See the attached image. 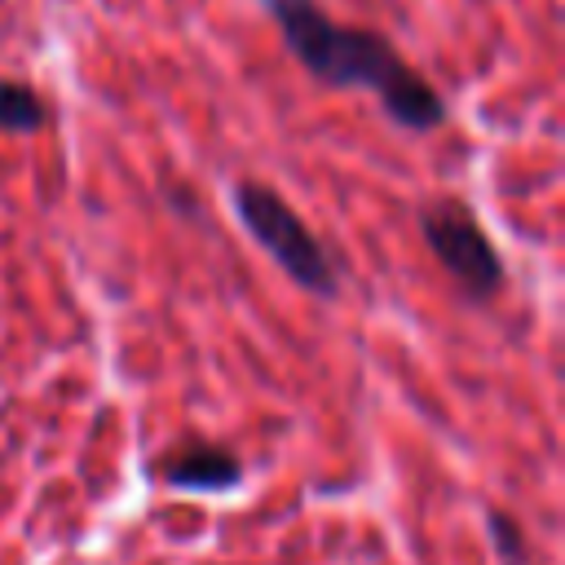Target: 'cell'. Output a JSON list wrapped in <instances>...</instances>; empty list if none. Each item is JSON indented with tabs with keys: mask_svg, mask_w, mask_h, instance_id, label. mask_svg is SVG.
<instances>
[{
	"mask_svg": "<svg viewBox=\"0 0 565 565\" xmlns=\"http://www.w3.org/2000/svg\"><path fill=\"white\" fill-rule=\"evenodd\" d=\"M260 4L278 22L287 49L313 79H322L331 88L375 93L384 115L411 132H428V128L446 124L441 93L415 66H406L402 53L384 35H375L366 26L331 22V13L318 0H260Z\"/></svg>",
	"mask_w": 565,
	"mask_h": 565,
	"instance_id": "obj_1",
	"label": "cell"
},
{
	"mask_svg": "<svg viewBox=\"0 0 565 565\" xmlns=\"http://www.w3.org/2000/svg\"><path fill=\"white\" fill-rule=\"evenodd\" d=\"M234 212L243 221V230L265 247V256L305 291L313 296H335L340 291V274L327 256V247L318 243V234L300 221V212L265 181H234Z\"/></svg>",
	"mask_w": 565,
	"mask_h": 565,
	"instance_id": "obj_2",
	"label": "cell"
},
{
	"mask_svg": "<svg viewBox=\"0 0 565 565\" xmlns=\"http://www.w3.org/2000/svg\"><path fill=\"white\" fill-rule=\"evenodd\" d=\"M419 234L433 247L437 265L450 274V282L468 296V300H490L503 287V260L490 243V234L481 230V221L472 216L468 203L459 199H433L419 207Z\"/></svg>",
	"mask_w": 565,
	"mask_h": 565,
	"instance_id": "obj_3",
	"label": "cell"
},
{
	"mask_svg": "<svg viewBox=\"0 0 565 565\" xmlns=\"http://www.w3.org/2000/svg\"><path fill=\"white\" fill-rule=\"evenodd\" d=\"M159 477L177 490H199V494H221L243 481V459L221 446V441H181L159 459Z\"/></svg>",
	"mask_w": 565,
	"mask_h": 565,
	"instance_id": "obj_4",
	"label": "cell"
},
{
	"mask_svg": "<svg viewBox=\"0 0 565 565\" xmlns=\"http://www.w3.org/2000/svg\"><path fill=\"white\" fill-rule=\"evenodd\" d=\"M44 124V102L22 79H0V132H35Z\"/></svg>",
	"mask_w": 565,
	"mask_h": 565,
	"instance_id": "obj_5",
	"label": "cell"
},
{
	"mask_svg": "<svg viewBox=\"0 0 565 565\" xmlns=\"http://www.w3.org/2000/svg\"><path fill=\"white\" fill-rule=\"evenodd\" d=\"M486 525H490V543H494V552H499V561H503V565H525V561H530V543H525V530H521V525H516L508 512L490 508Z\"/></svg>",
	"mask_w": 565,
	"mask_h": 565,
	"instance_id": "obj_6",
	"label": "cell"
}]
</instances>
